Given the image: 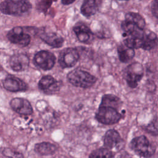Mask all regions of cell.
Here are the masks:
<instances>
[{
	"label": "cell",
	"instance_id": "1",
	"mask_svg": "<svg viewBox=\"0 0 158 158\" xmlns=\"http://www.w3.org/2000/svg\"><path fill=\"white\" fill-rule=\"evenodd\" d=\"M31 9V4L28 0H5L0 3V11L9 15L22 16Z\"/></svg>",
	"mask_w": 158,
	"mask_h": 158
},
{
	"label": "cell",
	"instance_id": "2",
	"mask_svg": "<svg viewBox=\"0 0 158 158\" xmlns=\"http://www.w3.org/2000/svg\"><path fill=\"white\" fill-rule=\"evenodd\" d=\"M67 78L73 86L83 88L93 86L97 81V78L94 75L80 69H75L69 72Z\"/></svg>",
	"mask_w": 158,
	"mask_h": 158
},
{
	"label": "cell",
	"instance_id": "3",
	"mask_svg": "<svg viewBox=\"0 0 158 158\" xmlns=\"http://www.w3.org/2000/svg\"><path fill=\"white\" fill-rule=\"evenodd\" d=\"M130 146L137 155L145 158L151 157L156 151L155 147L144 135L133 138L130 142Z\"/></svg>",
	"mask_w": 158,
	"mask_h": 158
},
{
	"label": "cell",
	"instance_id": "4",
	"mask_svg": "<svg viewBox=\"0 0 158 158\" xmlns=\"http://www.w3.org/2000/svg\"><path fill=\"white\" fill-rule=\"evenodd\" d=\"M144 75V69L141 64L133 62L123 70V78L130 88H136Z\"/></svg>",
	"mask_w": 158,
	"mask_h": 158
},
{
	"label": "cell",
	"instance_id": "5",
	"mask_svg": "<svg viewBox=\"0 0 158 158\" xmlns=\"http://www.w3.org/2000/svg\"><path fill=\"white\" fill-rule=\"evenodd\" d=\"M95 117L99 122L102 124L112 125L120 121L122 115L114 107L99 105Z\"/></svg>",
	"mask_w": 158,
	"mask_h": 158
},
{
	"label": "cell",
	"instance_id": "6",
	"mask_svg": "<svg viewBox=\"0 0 158 158\" xmlns=\"http://www.w3.org/2000/svg\"><path fill=\"white\" fill-rule=\"evenodd\" d=\"M7 39L13 44L21 47L28 46L31 41V36L27 32H25L21 27H15L8 31Z\"/></svg>",
	"mask_w": 158,
	"mask_h": 158
},
{
	"label": "cell",
	"instance_id": "7",
	"mask_svg": "<svg viewBox=\"0 0 158 158\" xmlns=\"http://www.w3.org/2000/svg\"><path fill=\"white\" fill-rule=\"evenodd\" d=\"M33 60L36 66L44 70H48L54 67L56 57L51 52L43 50L36 53Z\"/></svg>",
	"mask_w": 158,
	"mask_h": 158
},
{
	"label": "cell",
	"instance_id": "8",
	"mask_svg": "<svg viewBox=\"0 0 158 158\" xmlns=\"http://www.w3.org/2000/svg\"><path fill=\"white\" fill-rule=\"evenodd\" d=\"M80 55L77 49L73 48H65L60 52L59 63L63 69L74 66L78 62Z\"/></svg>",
	"mask_w": 158,
	"mask_h": 158
},
{
	"label": "cell",
	"instance_id": "9",
	"mask_svg": "<svg viewBox=\"0 0 158 158\" xmlns=\"http://www.w3.org/2000/svg\"><path fill=\"white\" fill-rule=\"evenodd\" d=\"M60 86V83L51 75L43 77L38 82L39 89L48 94L56 93L59 91Z\"/></svg>",
	"mask_w": 158,
	"mask_h": 158
},
{
	"label": "cell",
	"instance_id": "10",
	"mask_svg": "<svg viewBox=\"0 0 158 158\" xmlns=\"http://www.w3.org/2000/svg\"><path fill=\"white\" fill-rule=\"evenodd\" d=\"M4 88L11 92L25 91L28 89L27 85L21 79L13 76H7L2 81Z\"/></svg>",
	"mask_w": 158,
	"mask_h": 158
},
{
	"label": "cell",
	"instance_id": "11",
	"mask_svg": "<svg viewBox=\"0 0 158 158\" xmlns=\"http://www.w3.org/2000/svg\"><path fill=\"white\" fill-rule=\"evenodd\" d=\"M30 59L28 56L23 53L13 54L9 60L12 69L15 72H22L27 69L29 66Z\"/></svg>",
	"mask_w": 158,
	"mask_h": 158
},
{
	"label": "cell",
	"instance_id": "12",
	"mask_svg": "<svg viewBox=\"0 0 158 158\" xmlns=\"http://www.w3.org/2000/svg\"><path fill=\"white\" fill-rule=\"evenodd\" d=\"M36 33L43 41L52 48H60L63 45V38L56 33L48 32L42 29L37 30Z\"/></svg>",
	"mask_w": 158,
	"mask_h": 158
},
{
	"label": "cell",
	"instance_id": "13",
	"mask_svg": "<svg viewBox=\"0 0 158 158\" xmlns=\"http://www.w3.org/2000/svg\"><path fill=\"white\" fill-rule=\"evenodd\" d=\"M10 106L15 112L24 115H31L33 113V109L30 102L20 98H15L10 102Z\"/></svg>",
	"mask_w": 158,
	"mask_h": 158
},
{
	"label": "cell",
	"instance_id": "14",
	"mask_svg": "<svg viewBox=\"0 0 158 158\" xmlns=\"http://www.w3.org/2000/svg\"><path fill=\"white\" fill-rule=\"evenodd\" d=\"M73 30L75 32L78 40L83 43H91L94 39V34L90 28L83 23L76 24Z\"/></svg>",
	"mask_w": 158,
	"mask_h": 158
},
{
	"label": "cell",
	"instance_id": "15",
	"mask_svg": "<svg viewBox=\"0 0 158 158\" xmlns=\"http://www.w3.org/2000/svg\"><path fill=\"white\" fill-rule=\"evenodd\" d=\"M122 143V139L117 130L110 129L106 131L104 137V144L106 148L111 149L114 148H118Z\"/></svg>",
	"mask_w": 158,
	"mask_h": 158
},
{
	"label": "cell",
	"instance_id": "16",
	"mask_svg": "<svg viewBox=\"0 0 158 158\" xmlns=\"http://www.w3.org/2000/svg\"><path fill=\"white\" fill-rule=\"evenodd\" d=\"M102 0H83L80 11L83 15L89 17L99 10L102 4Z\"/></svg>",
	"mask_w": 158,
	"mask_h": 158
},
{
	"label": "cell",
	"instance_id": "17",
	"mask_svg": "<svg viewBox=\"0 0 158 158\" xmlns=\"http://www.w3.org/2000/svg\"><path fill=\"white\" fill-rule=\"evenodd\" d=\"M117 54L120 61L123 63L131 61L135 56V49L127 47L123 43L118 46Z\"/></svg>",
	"mask_w": 158,
	"mask_h": 158
},
{
	"label": "cell",
	"instance_id": "18",
	"mask_svg": "<svg viewBox=\"0 0 158 158\" xmlns=\"http://www.w3.org/2000/svg\"><path fill=\"white\" fill-rule=\"evenodd\" d=\"M158 46V37L157 35L149 30H146V34L142 49L145 51H151Z\"/></svg>",
	"mask_w": 158,
	"mask_h": 158
},
{
	"label": "cell",
	"instance_id": "19",
	"mask_svg": "<svg viewBox=\"0 0 158 158\" xmlns=\"http://www.w3.org/2000/svg\"><path fill=\"white\" fill-rule=\"evenodd\" d=\"M125 19L126 21L130 22L141 29H144L146 27V20L139 13L129 12L125 14Z\"/></svg>",
	"mask_w": 158,
	"mask_h": 158
},
{
	"label": "cell",
	"instance_id": "20",
	"mask_svg": "<svg viewBox=\"0 0 158 158\" xmlns=\"http://www.w3.org/2000/svg\"><path fill=\"white\" fill-rule=\"evenodd\" d=\"M57 150V147L55 144L48 142H43L36 144L35 146V151L44 156L54 154Z\"/></svg>",
	"mask_w": 158,
	"mask_h": 158
},
{
	"label": "cell",
	"instance_id": "21",
	"mask_svg": "<svg viewBox=\"0 0 158 158\" xmlns=\"http://www.w3.org/2000/svg\"><path fill=\"white\" fill-rule=\"evenodd\" d=\"M122 105L120 99L115 95L107 94H104L101 99L100 106H105L114 107L117 109Z\"/></svg>",
	"mask_w": 158,
	"mask_h": 158
},
{
	"label": "cell",
	"instance_id": "22",
	"mask_svg": "<svg viewBox=\"0 0 158 158\" xmlns=\"http://www.w3.org/2000/svg\"><path fill=\"white\" fill-rule=\"evenodd\" d=\"M113 152L107 148H99L94 150L89 158H113Z\"/></svg>",
	"mask_w": 158,
	"mask_h": 158
},
{
	"label": "cell",
	"instance_id": "23",
	"mask_svg": "<svg viewBox=\"0 0 158 158\" xmlns=\"http://www.w3.org/2000/svg\"><path fill=\"white\" fill-rule=\"evenodd\" d=\"M57 0H36V7L38 11L46 13L51 6L53 2L56 1Z\"/></svg>",
	"mask_w": 158,
	"mask_h": 158
},
{
	"label": "cell",
	"instance_id": "24",
	"mask_svg": "<svg viewBox=\"0 0 158 158\" xmlns=\"http://www.w3.org/2000/svg\"><path fill=\"white\" fill-rule=\"evenodd\" d=\"M2 154L9 158H23V154L14 149L10 148H4L2 152Z\"/></svg>",
	"mask_w": 158,
	"mask_h": 158
},
{
	"label": "cell",
	"instance_id": "25",
	"mask_svg": "<svg viewBox=\"0 0 158 158\" xmlns=\"http://www.w3.org/2000/svg\"><path fill=\"white\" fill-rule=\"evenodd\" d=\"M151 12L158 20V0H153L151 4Z\"/></svg>",
	"mask_w": 158,
	"mask_h": 158
},
{
	"label": "cell",
	"instance_id": "26",
	"mask_svg": "<svg viewBox=\"0 0 158 158\" xmlns=\"http://www.w3.org/2000/svg\"><path fill=\"white\" fill-rule=\"evenodd\" d=\"M75 0H61L62 3L64 5H69L73 3Z\"/></svg>",
	"mask_w": 158,
	"mask_h": 158
},
{
	"label": "cell",
	"instance_id": "27",
	"mask_svg": "<svg viewBox=\"0 0 158 158\" xmlns=\"http://www.w3.org/2000/svg\"><path fill=\"white\" fill-rule=\"evenodd\" d=\"M120 1H128V0H120Z\"/></svg>",
	"mask_w": 158,
	"mask_h": 158
},
{
	"label": "cell",
	"instance_id": "28",
	"mask_svg": "<svg viewBox=\"0 0 158 158\" xmlns=\"http://www.w3.org/2000/svg\"><path fill=\"white\" fill-rule=\"evenodd\" d=\"M0 67H1V66H0Z\"/></svg>",
	"mask_w": 158,
	"mask_h": 158
}]
</instances>
